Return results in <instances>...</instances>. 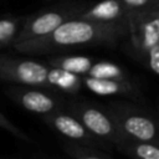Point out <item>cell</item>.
<instances>
[{
    "label": "cell",
    "instance_id": "obj_10",
    "mask_svg": "<svg viewBox=\"0 0 159 159\" xmlns=\"http://www.w3.org/2000/svg\"><path fill=\"white\" fill-rule=\"evenodd\" d=\"M82 83L93 93L98 96H129L135 88L128 80H114V78H97L91 76L82 77Z\"/></svg>",
    "mask_w": 159,
    "mask_h": 159
},
{
    "label": "cell",
    "instance_id": "obj_14",
    "mask_svg": "<svg viewBox=\"0 0 159 159\" xmlns=\"http://www.w3.org/2000/svg\"><path fill=\"white\" fill-rule=\"evenodd\" d=\"M25 16L0 17V47L11 46L24 24Z\"/></svg>",
    "mask_w": 159,
    "mask_h": 159
},
{
    "label": "cell",
    "instance_id": "obj_15",
    "mask_svg": "<svg viewBox=\"0 0 159 159\" xmlns=\"http://www.w3.org/2000/svg\"><path fill=\"white\" fill-rule=\"evenodd\" d=\"M87 76L97 78H114V80H127L124 71L116 63L101 61L93 63L87 72Z\"/></svg>",
    "mask_w": 159,
    "mask_h": 159
},
{
    "label": "cell",
    "instance_id": "obj_12",
    "mask_svg": "<svg viewBox=\"0 0 159 159\" xmlns=\"http://www.w3.org/2000/svg\"><path fill=\"white\" fill-rule=\"evenodd\" d=\"M50 67H57L76 75H87L93 60L87 56L81 55H66V56H55L47 60Z\"/></svg>",
    "mask_w": 159,
    "mask_h": 159
},
{
    "label": "cell",
    "instance_id": "obj_7",
    "mask_svg": "<svg viewBox=\"0 0 159 159\" xmlns=\"http://www.w3.org/2000/svg\"><path fill=\"white\" fill-rule=\"evenodd\" d=\"M6 93L26 111L34 112L37 114H51L57 112L60 103L50 93L32 88V86H19L7 88Z\"/></svg>",
    "mask_w": 159,
    "mask_h": 159
},
{
    "label": "cell",
    "instance_id": "obj_13",
    "mask_svg": "<svg viewBox=\"0 0 159 159\" xmlns=\"http://www.w3.org/2000/svg\"><path fill=\"white\" fill-rule=\"evenodd\" d=\"M117 147L135 159H159V148L155 143L123 139Z\"/></svg>",
    "mask_w": 159,
    "mask_h": 159
},
{
    "label": "cell",
    "instance_id": "obj_18",
    "mask_svg": "<svg viewBox=\"0 0 159 159\" xmlns=\"http://www.w3.org/2000/svg\"><path fill=\"white\" fill-rule=\"evenodd\" d=\"M0 127H2L4 129H6V130H9V132H11L14 135H16V137H19V138H22V139H27L2 113H0Z\"/></svg>",
    "mask_w": 159,
    "mask_h": 159
},
{
    "label": "cell",
    "instance_id": "obj_2",
    "mask_svg": "<svg viewBox=\"0 0 159 159\" xmlns=\"http://www.w3.org/2000/svg\"><path fill=\"white\" fill-rule=\"evenodd\" d=\"M87 4L84 2L66 1V2H61V4L45 7L40 11H36L34 14L25 16L24 24L14 43H19L22 41H27V40H32V39L48 35L65 21L78 17V15L84 10Z\"/></svg>",
    "mask_w": 159,
    "mask_h": 159
},
{
    "label": "cell",
    "instance_id": "obj_5",
    "mask_svg": "<svg viewBox=\"0 0 159 159\" xmlns=\"http://www.w3.org/2000/svg\"><path fill=\"white\" fill-rule=\"evenodd\" d=\"M128 39L133 51L143 61L147 52L159 45V9L129 14Z\"/></svg>",
    "mask_w": 159,
    "mask_h": 159
},
{
    "label": "cell",
    "instance_id": "obj_16",
    "mask_svg": "<svg viewBox=\"0 0 159 159\" xmlns=\"http://www.w3.org/2000/svg\"><path fill=\"white\" fill-rule=\"evenodd\" d=\"M129 14L159 9V0H119Z\"/></svg>",
    "mask_w": 159,
    "mask_h": 159
},
{
    "label": "cell",
    "instance_id": "obj_8",
    "mask_svg": "<svg viewBox=\"0 0 159 159\" xmlns=\"http://www.w3.org/2000/svg\"><path fill=\"white\" fill-rule=\"evenodd\" d=\"M45 119L57 132L70 139L84 143L87 145L97 144V138H94L75 116L53 112L51 114H46Z\"/></svg>",
    "mask_w": 159,
    "mask_h": 159
},
{
    "label": "cell",
    "instance_id": "obj_6",
    "mask_svg": "<svg viewBox=\"0 0 159 159\" xmlns=\"http://www.w3.org/2000/svg\"><path fill=\"white\" fill-rule=\"evenodd\" d=\"M71 111L94 138L107 140L116 147L124 139L113 123L108 111L104 112L86 103H76L71 107Z\"/></svg>",
    "mask_w": 159,
    "mask_h": 159
},
{
    "label": "cell",
    "instance_id": "obj_17",
    "mask_svg": "<svg viewBox=\"0 0 159 159\" xmlns=\"http://www.w3.org/2000/svg\"><path fill=\"white\" fill-rule=\"evenodd\" d=\"M67 152H68L75 159H104V158H102V157L91 154V153L87 152L86 149L80 148V147H76V145H70V147L67 148Z\"/></svg>",
    "mask_w": 159,
    "mask_h": 159
},
{
    "label": "cell",
    "instance_id": "obj_9",
    "mask_svg": "<svg viewBox=\"0 0 159 159\" xmlns=\"http://www.w3.org/2000/svg\"><path fill=\"white\" fill-rule=\"evenodd\" d=\"M78 17L97 22H128L129 12L119 0H102L87 5Z\"/></svg>",
    "mask_w": 159,
    "mask_h": 159
},
{
    "label": "cell",
    "instance_id": "obj_4",
    "mask_svg": "<svg viewBox=\"0 0 159 159\" xmlns=\"http://www.w3.org/2000/svg\"><path fill=\"white\" fill-rule=\"evenodd\" d=\"M47 65L30 58L0 55V81L19 83L22 86L46 87Z\"/></svg>",
    "mask_w": 159,
    "mask_h": 159
},
{
    "label": "cell",
    "instance_id": "obj_3",
    "mask_svg": "<svg viewBox=\"0 0 159 159\" xmlns=\"http://www.w3.org/2000/svg\"><path fill=\"white\" fill-rule=\"evenodd\" d=\"M107 111L124 139L150 142L157 144L158 133L157 124L153 118L140 113L137 109H130L117 103L109 107Z\"/></svg>",
    "mask_w": 159,
    "mask_h": 159
},
{
    "label": "cell",
    "instance_id": "obj_11",
    "mask_svg": "<svg viewBox=\"0 0 159 159\" xmlns=\"http://www.w3.org/2000/svg\"><path fill=\"white\" fill-rule=\"evenodd\" d=\"M46 80L50 87H56L66 93H77L83 84L81 75H76L57 67H48Z\"/></svg>",
    "mask_w": 159,
    "mask_h": 159
},
{
    "label": "cell",
    "instance_id": "obj_1",
    "mask_svg": "<svg viewBox=\"0 0 159 159\" xmlns=\"http://www.w3.org/2000/svg\"><path fill=\"white\" fill-rule=\"evenodd\" d=\"M128 37V22H97L75 17L65 21L46 36L14 43L20 53L47 55L73 47H114Z\"/></svg>",
    "mask_w": 159,
    "mask_h": 159
}]
</instances>
